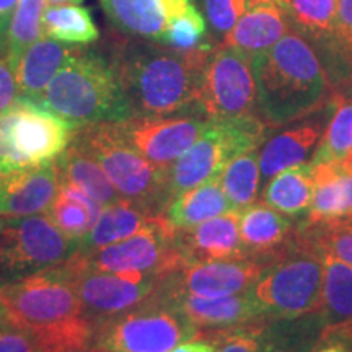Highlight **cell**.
Listing matches in <instances>:
<instances>
[{"mask_svg":"<svg viewBox=\"0 0 352 352\" xmlns=\"http://www.w3.org/2000/svg\"><path fill=\"white\" fill-rule=\"evenodd\" d=\"M212 50L210 44L178 50L158 41L121 43L111 65L131 116H166L195 107Z\"/></svg>","mask_w":352,"mask_h":352,"instance_id":"cell-1","label":"cell"},{"mask_svg":"<svg viewBox=\"0 0 352 352\" xmlns=\"http://www.w3.org/2000/svg\"><path fill=\"white\" fill-rule=\"evenodd\" d=\"M0 305L41 352H90L94 324L83 314L72 274L64 264L0 284Z\"/></svg>","mask_w":352,"mask_h":352,"instance_id":"cell-2","label":"cell"},{"mask_svg":"<svg viewBox=\"0 0 352 352\" xmlns=\"http://www.w3.org/2000/svg\"><path fill=\"white\" fill-rule=\"evenodd\" d=\"M258 116L266 126H284L328 107L333 87L318 54L290 30L252 59Z\"/></svg>","mask_w":352,"mask_h":352,"instance_id":"cell-3","label":"cell"},{"mask_svg":"<svg viewBox=\"0 0 352 352\" xmlns=\"http://www.w3.org/2000/svg\"><path fill=\"white\" fill-rule=\"evenodd\" d=\"M78 127L131 118L111 63L91 51L76 50L38 101Z\"/></svg>","mask_w":352,"mask_h":352,"instance_id":"cell-4","label":"cell"},{"mask_svg":"<svg viewBox=\"0 0 352 352\" xmlns=\"http://www.w3.org/2000/svg\"><path fill=\"white\" fill-rule=\"evenodd\" d=\"M323 263L318 253L294 230L250 290L263 320H300L321 310Z\"/></svg>","mask_w":352,"mask_h":352,"instance_id":"cell-5","label":"cell"},{"mask_svg":"<svg viewBox=\"0 0 352 352\" xmlns=\"http://www.w3.org/2000/svg\"><path fill=\"white\" fill-rule=\"evenodd\" d=\"M76 129L36 101L19 98L0 114V175L54 164Z\"/></svg>","mask_w":352,"mask_h":352,"instance_id":"cell-6","label":"cell"},{"mask_svg":"<svg viewBox=\"0 0 352 352\" xmlns=\"http://www.w3.org/2000/svg\"><path fill=\"white\" fill-rule=\"evenodd\" d=\"M74 139L98 160L121 199L164 214L168 206L165 170L135 152L121 138L114 122L78 127Z\"/></svg>","mask_w":352,"mask_h":352,"instance_id":"cell-7","label":"cell"},{"mask_svg":"<svg viewBox=\"0 0 352 352\" xmlns=\"http://www.w3.org/2000/svg\"><path fill=\"white\" fill-rule=\"evenodd\" d=\"M201 334L176 308L153 300L113 316L95 328L90 352H170Z\"/></svg>","mask_w":352,"mask_h":352,"instance_id":"cell-8","label":"cell"},{"mask_svg":"<svg viewBox=\"0 0 352 352\" xmlns=\"http://www.w3.org/2000/svg\"><path fill=\"white\" fill-rule=\"evenodd\" d=\"M266 127L259 116L228 122L209 121L201 138L165 170L168 202L220 175L232 158L256 151L266 135Z\"/></svg>","mask_w":352,"mask_h":352,"instance_id":"cell-9","label":"cell"},{"mask_svg":"<svg viewBox=\"0 0 352 352\" xmlns=\"http://www.w3.org/2000/svg\"><path fill=\"white\" fill-rule=\"evenodd\" d=\"M77 250L78 240L60 232L47 215L8 219L0 232V284L60 266Z\"/></svg>","mask_w":352,"mask_h":352,"instance_id":"cell-10","label":"cell"},{"mask_svg":"<svg viewBox=\"0 0 352 352\" xmlns=\"http://www.w3.org/2000/svg\"><path fill=\"white\" fill-rule=\"evenodd\" d=\"M253 56L232 46L214 47L201 77L195 107L212 122L258 116Z\"/></svg>","mask_w":352,"mask_h":352,"instance_id":"cell-11","label":"cell"},{"mask_svg":"<svg viewBox=\"0 0 352 352\" xmlns=\"http://www.w3.org/2000/svg\"><path fill=\"white\" fill-rule=\"evenodd\" d=\"M175 232L164 217L148 230L91 253H76L69 261L78 270L165 276L184 266V259L175 245Z\"/></svg>","mask_w":352,"mask_h":352,"instance_id":"cell-12","label":"cell"},{"mask_svg":"<svg viewBox=\"0 0 352 352\" xmlns=\"http://www.w3.org/2000/svg\"><path fill=\"white\" fill-rule=\"evenodd\" d=\"M65 266L72 274L83 314L94 328L147 302L155 294L162 277L144 272L78 270L70 261H65Z\"/></svg>","mask_w":352,"mask_h":352,"instance_id":"cell-13","label":"cell"},{"mask_svg":"<svg viewBox=\"0 0 352 352\" xmlns=\"http://www.w3.org/2000/svg\"><path fill=\"white\" fill-rule=\"evenodd\" d=\"M209 121L196 116H131L114 122L127 144L157 168L166 170L201 138Z\"/></svg>","mask_w":352,"mask_h":352,"instance_id":"cell-14","label":"cell"},{"mask_svg":"<svg viewBox=\"0 0 352 352\" xmlns=\"http://www.w3.org/2000/svg\"><path fill=\"white\" fill-rule=\"evenodd\" d=\"M274 258L245 256L186 264L160 277L157 289L202 297L239 296L252 290Z\"/></svg>","mask_w":352,"mask_h":352,"instance_id":"cell-15","label":"cell"},{"mask_svg":"<svg viewBox=\"0 0 352 352\" xmlns=\"http://www.w3.org/2000/svg\"><path fill=\"white\" fill-rule=\"evenodd\" d=\"M152 298L182 311L201 333L263 320L261 311L248 292L239 296L202 297L179 290L157 289Z\"/></svg>","mask_w":352,"mask_h":352,"instance_id":"cell-16","label":"cell"},{"mask_svg":"<svg viewBox=\"0 0 352 352\" xmlns=\"http://www.w3.org/2000/svg\"><path fill=\"white\" fill-rule=\"evenodd\" d=\"M212 342L215 352H307L318 340H310L307 331L289 329L283 320H258L240 327L202 331Z\"/></svg>","mask_w":352,"mask_h":352,"instance_id":"cell-17","label":"cell"},{"mask_svg":"<svg viewBox=\"0 0 352 352\" xmlns=\"http://www.w3.org/2000/svg\"><path fill=\"white\" fill-rule=\"evenodd\" d=\"M175 245L184 266L212 259L253 256L240 236V210L217 215L186 230H176Z\"/></svg>","mask_w":352,"mask_h":352,"instance_id":"cell-18","label":"cell"},{"mask_svg":"<svg viewBox=\"0 0 352 352\" xmlns=\"http://www.w3.org/2000/svg\"><path fill=\"white\" fill-rule=\"evenodd\" d=\"M59 191L54 164L0 175V217L21 219L46 212Z\"/></svg>","mask_w":352,"mask_h":352,"instance_id":"cell-19","label":"cell"},{"mask_svg":"<svg viewBox=\"0 0 352 352\" xmlns=\"http://www.w3.org/2000/svg\"><path fill=\"white\" fill-rule=\"evenodd\" d=\"M164 214H155L151 209L129 201H116L103 206L95 226L78 240V254H87L116 241L155 227Z\"/></svg>","mask_w":352,"mask_h":352,"instance_id":"cell-20","label":"cell"},{"mask_svg":"<svg viewBox=\"0 0 352 352\" xmlns=\"http://www.w3.org/2000/svg\"><path fill=\"white\" fill-rule=\"evenodd\" d=\"M290 20L277 0L253 3L236 25L223 36V46L254 56L270 50L290 32Z\"/></svg>","mask_w":352,"mask_h":352,"instance_id":"cell-21","label":"cell"},{"mask_svg":"<svg viewBox=\"0 0 352 352\" xmlns=\"http://www.w3.org/2000/svg\"><path fill=\"white\" fill-rule=\"evenodd\" d=\"M311 175L314 196L303 223L318 226L352 215V170L342 164H316Z\"/></svg>","mask_w":352,"mask_h":352,"instance_id":"cell-22","label":"cell"},{"mask_svg":"<svg viewBox=\"0 0 352 352\" xmlns=\"http://www.w3.org/2000/svg\"><path fill=\"white\" fill-rule=\"evenodd\" d=\"M74 52V47L47 36H41L33 43L23 52L15 67L20 98L33 100L38 103L44 90Z\"/></svg>","mask_w":352,"mask_h":352,"instance_id":"cell-23","label":"cell"},{"mask_svg":"<svg viewBox=\"0 0 352 352\" xmlns=\"http://www.w3.org/2000/svg\"><path fill=\"white\" fill-rule=\"evenodd\" d=\"M296 227L287 215L270 206L252 204L240 210V236L253 256L274 258L289 243Z\"/></svg>","mask_w":352,"mask_h":352,"instance_id":"cell-24","label":"cell"},{"mask_svg":"<svg viewBox=\"0 0 352 352\" xmlns=\"http://www.w3.org/2000/svg\"><path fill=\"white\" fill-rule=\"evenodd\" d=\"M230 210L235 208L228 201L217 175L173 197L164 210V217L175 230H186Z\"/></svg>","mask_w":352,"mask_h":352,"instance_id":"cell-25","label":"cell"},{"mask_svg":"<svg viewBox=\"0 0 352 352\" xmlns=\"http://www.w3.org/2000/svg\"><path fill=\"white\" fill-rule=\"evenodd\" d=\"M323 134V122L310 121L280 132L263 147L259 171L264 182L292 166L305 164Z\"/></svg>","mask_w":352,"mask_h":352,"instance_id":"cell-26","label":"cell"},{"mask_svg":"<svg viewBox=\"0 0 352 352\" xmlns=\"http://www.w3.org/2000/svg\"><path fill=\"white\" fill-rule=\"evenodd\" d=\"M59 182L80 188L101 206L121 201L120 192L109 182L103 166L77 139L72 138L69 147L56 160Z\"/></svg>","mask_w":352,"mask_h":352,"instance_id":"cell-27","label":"cell"},{"mask_svg":"<svg viewBox=\"0 0 352 352\" xmlns=\"http://www.w3.org/2000/svg\"><path fill=\"white\" fill-rule=\"evenodd\" d=\"M314 250L323 263L321 310L318 311L323 328H352V266L327 250Z\"/></svg>","mask_w":352,"mask_h":352,"instance_id":"cell-28","label":"cell"},{"mask_svg":"<svg viewBox=\"0 0 352 352\" xmlns=\"http://www.w3.org/2000/svg\"><path fill=\"white\" fill-rule=\"evenodd\" d=\"M314 196L311 165H297L287 168L267 182L263 192V202L287 217L307 214Z\"/></svg>","mask_w":352,"mask_h":352,"instance_id":"cell-29","label":"cell"},{"mask_svg":"<svg viewBox=\"0 0 352 352\" xmlns=\"http://www.w3.org/2000/svg\"><path fill=\"white\" fill-rule=\"evenodd\" d=\"M103 206L74 184L59 182V191L46 215L51 222L69 235L80 240L95 226Z\"/></svg>","mask_w":352,"mask_h":352,"instance_id":"cell-30","label":"cell"},{"mask_svg":"<svg viewBox=\"0 0 352 352\" xmlns=\"http://www.w3.org/2000/svg\"><path fill=\"white\" fill-rule=\"evenodd\" d=\"M109 21L131 36L158 41L166 28L160 0H100Z\"/></svg>","mask_w":352,"mask_h":352,"instance_id":"cell-31","label":"cell"},{"mask_svg":"<svg viewBox=\"0 0 352 352\" xmlns=\"http://www.w3.org/2000/svg\"><path fill=\"white\" fill-rule=\"evenodd\" d=\"M349 158H352V95H336L333 98L331 120L321 134L310 164H344Z\"/></svg>","mask_w":352,"mask_h":352,"instance_id":"cell-32","label":"cell"},{"mask_svg":"<svg viewBox=\"0 0 352 352\" xmlns=\"http://www.w3.org/2000/svg\"><path fill=\"white\" fill-rule=\"evenodd\" d=\"M43 36L64 44H90L98 39L100 33L85 7L63 3L44 10Z\"/></svg>","mask_w":352,"mask_h":352,"instance_id":"cell-33","label":"cell"},{"mask_svg":"<svg viewBox=\"0 0 352 352\" xmlns=\"http://www.w3.org/2000/svg\"><path fill=\"white\" fill-rule=\"evenodd\" d=\"M47 0H19L6 32V57L15 70L23 52L43 36V15Z\"/></svg>","mask_w":352,"mask_h":352,"instance_id":"cell-34","label":"cell"},{"mask_svg":"<svg viewBox=\"0 0 352 352\" xmlns=\"http://www.w3.org/2000/svg\"><path fill=\"white\" fill-rule=\"evenodd\" d=\"M259 157L256 151L232 158L220 171V184L235 210L254 204L259 188Z\"/></svg>","mask_w":352,"mask_h":352,"instance_id":"cell-35","label":"cell"},{"mask_svg":"<svg viewBox=\"0 0 352 352\" xmlns=\"http://www.w3.org/2000/svg\"><path fill=\"white\" fill-rule=\"evenodd\" d=\"M290 23L315 38H333L338 0H277Z\"/></svg>","mask_w":352,"mask_h":352,"instance_id":"cell-36","label":"cell"},{"mask_svg":"<svg viewBox=\"0 0 352 352\" xmlns=\"http://www.w3.org/2000/svg\"><path fill=\"white\" fill-rule=\"evenodd\" d=\"M296 235L311 248L327 250L333 256L352 266V226L347 220L296 227Z\"/></svg>","mask_w":352,"mask_h":352,"instance_id":"cell-37","label":"cell"},{"mask_svg":"<svg viewBox=\"0 0 352 352\" xmlns=\"http://www.w3.org/2000/svg\"><path fill=\"white\" fill-rule=\"evenodd\" d=\"M206 33H208V28H206L204 16L197 12L195 6H191L182 16L166 23L165 32L158 39V43L178 47V50H195V47L209 44L204 41Z\"/></svg>","mask_w":352,"mask_h":352,"instance_id":"cell-38","label":"cell"},{"mask_svg":"<svg viewBox=\"0 0 352 352\" xmlns=\"http://www.w3.org/2000/svg\"><path fill=\"white\" fill-rule=\"evenodd\" d=\"M206 16L217 33L227 34L248 12L250 0H202Z\"/></svg>","mask_w":352,"mask_h":352,"instance_id":"cell-39","label":"cell"},{"mask_svg":"<svg viewBox=\"0 0 352 352\" xmlns=\"http://www.w3.org/2000/svg\"><path fill=\"white\" fill-rule=\"evenodd\" d=\"M334 41L340 57L352 74V0H338Z\"/></svg>","mask_w":352,"mask_h":352,"instance_id":"cell-40","label":"cell"},{"mask_svg":"<svg viewBox=\"0 0 352 352\" xmlns=\"http://www.w3.org/2000/svg\"><path fill=\"white\" fill-rule=\"evenodd\" d=\"M0 352H41L36 341L8 318L0 324Z\"/></svg>","mask_w":352,"mask_h":352,"instance_id":"cell-41","label":"cell"},{"mask_svg":"<svg viewBox=\"0 0 352 352\" xmlns=\"http://www.w3.org/2000/svg\"><path fill=\"white\" fill-rule=\"evenodd\" d=\"M310 352H352V328L324 329Z\"/></svg>","mask_w":352,"mask_h":352,"instance_id":"cell-42","label":"cell"},{"mask_svg":"<svg viewBox=\"0 0 352 352\" xmlns=\"http://www.w3.org/2000/svg\"><path fill=\"white\" fill-rule=\"evenodd\" d=\"M20 98L19 85H16L15 70L8 63L6 54L0 56V114L13 107Z\"/></svg>","mask_w":352,"mask_h":352,"instance_id":"cell-43","label":"cell"},{"mask_svg":"<svg viewBox=\"0 0 352 352\" xmlns=\"http://www.w3.org/2000/svg\"><path fill=\"white\" fill-rule=\"evenodd\" d=\"M170 352H215L212 342H210L208 338L197 336L195 340H189L186 342H182L179 346H176L175 349Z\"/></svg>","mask_w":352,"mask_h":352,"instance_id":"cell-44","label":"cell"},{"mask_svg":"<svg viewBox=\"0 0 352 352\" xmlns=\"http://www.w3.org/2000/svg\"><path fill=\"white\" fill-rule=\"evenodd\" d=\"M160 6L164 8L166 23H168L170 20L178 19V16H182L184 12H188V8L191 7L192 3L189 2V0H160Z\"/></svg>","mask_w":352,"mask_h":352,"instance_id":"cell-45","label":"cell"},{"mask_svg":"<svg viewBox=\"0 0 352 352\" xmlns=\"http://www.w3.org/2000/svg\"><path fill=\"white\" fill-rule=\"evenodd\" d=\"M19 0H0V41L6 36V32L10 23V16L15 10Z\"/></svg>","mask_w":352,"mask_h":352,"instance_id":"cell-46","label":"cell"},{"mask_svg":"<svg viewBox=\"0 0 352 352\" xmlns=\"http://www.w3.org/2000/svg\"><path fill=\"white\" fill-rule=\"evenodd\" d=\"M51 6H63V3H78L82 0H47Z\"/></svg>","mask_w":352,"mask_h":352,"instance_id":"cell-47","label":"cell"},{"mask_svg":"<svg viewBox=\"0 0 352 352\" xmlns=\"http://www.w3.org/2000/svg\"><path fill=\"white\" fill-rule=\"evenodd\" d=\"M7 320H8L7 310H6V308H3L2 305H0V324H2L3 321H7Z\"/></svg>","mask_w":352,"mask_h":352,"instance_id":"cell-48","label":"cell"},{"mask_svg":"<svg viewBox=\"0 0 352 352\" xmlns=\"http://www.w3.org/2000/svg\"><path fill=\"white\" fill-rule=\"evenodd\" d=\"M7 223H8V219H2V217H0V232H2L3 228L7 227Z\"/></svg>","mask_w":352,"mask_h":352,"instance_id":"cell-49","label":"cell"},{"mask_svg":"<svg viewBox=\"0 0 352 352\" xmlns=\"http://www.w3.org/2000/svg\"><path fill=\"white\" fill-rule=\"evenodd\" d=\"M342 165H346L347 168H351V170H352V158H349V160L344 162V164H342Z\"/></svg>","mask_w":352,"mask_h":352,"instance_id":"cell-50","label":"cell"},{"mask_svg":"<svg viewBox=\"0 0 352 352\" xmlns=\"http://www.w3.org/2000/svg\"><path fill=\"white\" fill-rule=\"evenodd\" d=\"M344 220H347V222H349V223H351V226H352V215H349V217H346Z\"/></svg>","mask_w":352,"mask_h":352,"instance_id":"cell-51","label":"cell"}]
</instances>
